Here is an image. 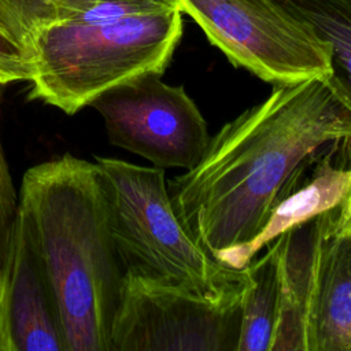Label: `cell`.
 Here are the masks:
<instances>
[{"label":"cell","instance_id":"1","mask_svg":"<svg viewBox=\"0 0 351 351\" xmlns=\"http://www.w3.org/2000/svg\"><path fill=\"white\" fill-rule=\"evenodd\" d=\"M333 145H351V104L330 77L274 85L225 123L199 163L176 177L173 208L213 259L252 240L271 210Z\"/></svg>","mask_w":351,"mask_h":351},{"label":"cell","instance_id":"2","mask_svg":"<svg viewBox=\"0 0 351 351\" xmlns=\"http://www.w3.org/2000/svg\"><path fill=\"white\" fill-rule=\"evenodd\" d=\"M70 351H114L126 270L95 162L69 152L29 167L19 191Z\"/></svg>","mask_w":351,"mask_h":351},{"label":"cell","instance_id":"3","mask_svg":"<svg viewBox=\"0 0 351 351\" xmlns=\"http://www.w3.org/2000/svg\"><path fill=\"white\" fill-rule=\"evenodd\" d=\"M182 15L171 5L41 29L26 51L29 97L73 115L119 84L162 75L182 37Z\"/></svg>","mask_w":351,"mask_h":351},{"label":"cell","instance_id":"4","mask_svg":"<svg viewBox=\"0 0 351 351\" xmlns=\"http://www.w3.org/2000/svg\"><path fill=\"white\" fill-rule=\"evenodd\" d=\"M108 225L126 271L196 293L221 298L237 291L244 270L217 263L189 236L177 217L165 170L97 156Z\"/></svg>","mask_w":351,"mask_h":351},{"label":"cell","instance_id":"5","mask_svg":"<svg viewBox=\"0 0 351 351\" xmlns=\"http://www.w3.org/2000/svg\"><path fill=\"white\" fill-rule=\"evenodd\" d=\"M232 64L273 85L332 74L329 45L278 0H178Z\"/></svg>","mask_w":351,"mask_h":351},{"label":"cell","instance_id":"6","mask_svg":"<svg viewBox=\"0 0 351 351\" xmlns=\"http://www.w3.org/2000/svg\"><path fill=\"white\" fill-rule=\"evenodd\" d=\"M241 292L203 298L126 271L114 351H234Z\"/></svg>","mask_w":351,"mask_h":351},{"label":"cell","instance_id":"7","mask_svg":"<svg viewBox=\"0 0 351 351\" xmlns=\"http://www.w3.org/2000/svg\"><path fill=\"white\" fill-rule=\"evenodd\" d=\"M90 106L101 115L112 145L155 167L191 170L202 159L210 134L204 117L182 86L144 74L99 95Z\"/></svg>","mask_w":351,"mask_h":351},{"label":"cell","instance_id":"8","mask_svg":"<svg viewBox=\"0 0 351 351\" xmlns=\"http://www.w3.org/2000/svg\"><path fill=\"white\" fill-rule=\"evenodd\" d=\"M0 351H70L32 221L21 204L0 270Z\"/></svg>","mask_w":351,"mask_h":351},{"label":"cell","instance_id":"9","mask_svg":"<svg viewBox=\"0 0 351 351\" xmlns=\"http://www.w3.org/2000/svg\"><path fill=\"white\" fill-rule=\"evenodd\" d=\"M304 337L307 351H351V228L336 208L315 218Z\"/></svg>","mask_w":351,"mask_h":351},{"label":"cell","instance_id":"10","mask_svg":"<svg viewBox=\"0 0 351 351\" xmlns=\"http://www.w3.org/2000/svg\"><path fill=\"white\" fill-rule=\"evenodd\" d=\"M341 147L326 149L308 169L300 184L270 213L261 232L248 243L215 254L221 266L241 271L270 243L287 232L336 208L351 188V158L339 159Z\"/></svg>","mask_w":351,"mask_h":351},{"label":"cell","instance_id":"11","mask_svg":"<svg viewBox=\"0 0 351 351\" xmlns=\"http://www.w3.org/2000/svg\"><path fill=\"white\" fill-rule=\"evenodd\" d=\"M281 296L280 239L244 269L234 351H269Z\"/></svg>","mask_w":351,"mask_h":351},{"label":"cell","instance_id":"12","mask_svg":"<svg viewBox=\"0 0 351 351\" xmlns=\"http://www.w3.org/2000/svg\"><path fill=\"white\" fill-rule=\"evenodd\" d=\"M329 45L332 74L351 104V0H278Z\"/></svg>","mask_w":351,"mask_h":351},{"label":"cell","instance_id":"13","mask_svg":"<svg viewBox=\"0 0 351 351\" xmlns=\"http://www.w3.org/2000/svg\"><path fill=\"white\" fill-rule=\"evenodd\" d=\"M89 1L0 0V44L18 49L26 58L30 41L41 29L71 18Z\"/></svg>","mask_w":351,"mask_h":351},{"label":"cell","instance_id":"14","mask_svg":"<svg viewBox=\"0 0 351 351\" xmlns=\"http://www.w3.org/2000/svg\"><path fill=\"white\" fill-rule=\"evenodd\" d=\"M306 278L298 271L281 277V296L269 351H307L304 337Z\"/></svg>","mask_w":351,"mask_h":351},{"label":"cell","instance_id":"15","mask_svg":"<svg viewBox=\"0 0 351 351\" xmlns=\"http://www.w3.org/2000/svg\"><path fill=\"white\" fill-rule=\"evenodd\" d=\"M3 85L0 84V101ZM19 213V197L0 143V270L7 259Z\"/></svg>","mask_w":351,"mask_h":351},{"label":"cell","instance_id":"16","mask_svg":"<svg viewBox=\"0 0 351 351\" xmlns=\"http://www.w3.org/2000/svg\"><path fill=\"white\" fill-rule=\"evenodd\" d=\"M33 69L29 60L18 49L0 44V84L30 81Z\"/></svg>","mask_w":351,"mask_h":351},{"label":"cell","instance_id":"17","mask_svg":"<svg viewBox=\"0 0 351 351\" xmlns=\"http://www.w3.org/2000/svg\"><path fill=\"white\" fill-rule=\"evenodd\" d=\"M337 217L343 223H346L348 228H351V188L341 200V203L336 207Z\"/></svg>","mask_w":351,"mask_h":351}]
</instances>
